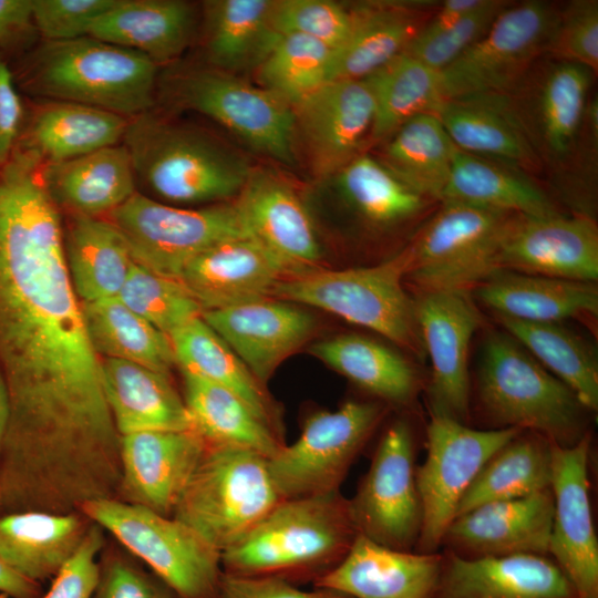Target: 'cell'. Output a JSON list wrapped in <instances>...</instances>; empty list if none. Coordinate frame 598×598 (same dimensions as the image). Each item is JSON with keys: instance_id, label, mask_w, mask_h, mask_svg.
I'll return each mask as SVG.
<instances>
[{"instance_id": "7402d4cb", "label": "cell", "mask_w": 598, "mask_h": 598, "mask_svg": "<svg viewBox=\"0 0 598 598\" xmlns=\"http://www.w3.org/2000/svg\"><path fill=\"white\" fill-rule=\"evenodd\" d=\"M207 447L195 430H153L121 436L120 492L128 503L172 517Z\"/></svg>"}, {"instance_id": "d6a6232c", "label": "cell", "mask_w": 598, "mask_h": 598, "mask_svg": "<svg viewBox=\"0 0 598 598\" xmlns=\"http://www.w3.org/2000/svg\"><path fill=\"white\" fill-rule=\"evenodd\" d=\"M195 12L182 0H117L89 35L140 52L156 65L177 58L189 44Z\"/></svg>"}, {"instance_id": "277c9868", "label": "cell", "mask_w": 598, "mask_h": 598, "mask_svg": "<svg viewBox=\"0 0 598 598\" xmlns=\"http://www.w3.org/2000/svg\"><path fill=\"white\" fill-rule=\"evenodd\" d=\"M156 66L140 52L85 35L44 41L32 54L25 78L31 92L50 101L136 117L153 104Z\"/></svg>"}, {"instance_id": "ab89813d", "label": "cell", "mask_w": 598, "mask_h": 598, "mask_svg": "<svg viewBox=\"0 0 598 598\" xmlns=\"http://www.w3.org/2000/svg\"><path fill=\"white\" fill-rule=\"evenodd\" d=\"M127 126L126 117L99 107L49 101L32 121L27 152L47 164L72 159L116 145Z\"/></svg>"}, {"instance_id": "74e56055", "label": "cell", "mask_w": 598, "mask_h": 598, "mask_svg": "<svg viewBox=\"0 0 598 598\" xmlns=\"http://www.w3.org/2000/svg\"><path fill=\"white\" fill-rule=\"evenodd\" d=\"M64 252L81 302L117 297L135 262L117 227L97 217L74 216L64 234Z\"/></svg>"}, {"instance_id": "1f68e13d", "label": "cell", "mask_w": 598, "mask_h": 598, "mask_svg": "<svg viewBox=\"0 0 598 598\" xmlns=\"http://www.w3.org/2000/svg\"><path fill=\"white\" fill-rule=\"evenodd\" d=\"M429 4H362L346 41L332 52L329 81L363 80L402 53L430 19Z\"/></svg>"}, {"instance_id": "f907efd6", "label": "cell", "mask_w": 598, "mask_h": 598, "mask_svg": "<svg viewBox=\"0 0 598 598\" xmlns=\"http://www.w3.org/2000/svg\"><path fill=\"white\" fill-rule=\"evenodd\" d=\"M271 23L279 34H301L333 51L348 38L353 11L330 0H272Z\"/></svg>"}, {"instance_id": "94428289", "label": "cell", "mask_w": 598, "mask_h": 598, "mask_svg": "<svg viewBox=\"0 0 598 598\" xmlns=\"http://www.w3.org/2000/svg\"><path fill=\"white\" fill-rule=\"evenodd\" d=\"M0 592L11 598H40V584L31 581L12 568L0 558Z\"/></svg>"}, {"instance_id": "ffe728a7", "label": "cell", "mask_w": 598, "mask_h": 598, "mask_svg": "<svg viewBox=\"0 0 598 598\" xmlns=\"http://www.w3.org/2000/svg\"><path fill=\"white\" fill-rule=\"evenodd\" d=\"M249 237L280 266L285 277L319 268L323 251L312 217L279 176L251 169L235 200Z\"/></svg>"}, {"instance_id": "484cf974", "label": "cell", "mask_w": 598, "mask_h": 598, "mask_svg": "<svg viewBox=\"0 0 598 598\" xmlns=\"http://www.w3.org/2000/svg\"><path fill=\"white\" fill-rule=\"evenodd\" d=\"M434 598H577L546 555L466 558L446 550Z\"/></svg>"}, {"instance_id": "83f0119b", "label": "cell", "mask_w": 598, "mask_h": 598, "mask_svg": "<svg viewBox=\"0 0 598 598\" xmlns=\"http://www.w3.org/2000/svg\"><path fill=\"white\" fill-rule=\"evenodd\" d=\"M435 114L458 150L527 174L542 171L505 94L445 100Z\"/></svg>"}, {"instance_id": "f546056e", "label": "cell", "mask_w": 598, "mask_h": 598, "mask_svg": "<svg viewBox=\"0 0 598 598\" xmlns=\"http://www.w3.org/2000/svg\"><path fill=\"white\" fill-rule=\"evenodd\" d=\"M40 176L56 206L75 216L110 214L136 193L132 159L124 145L47 164Z\"/></svg>"}, {"instance_id": "9f6ffc18", "label": "cell", "mask_w": 598, "mask_h": 598, "mask_svg": "<svg viewBox=\"0 0 598 598\" xmlns=\"http://www.w3.org/2000/svg\"><path fill=\"white\" fill-rule=\"evenodd\" d=\"M92 598H175L158 578L147 575L134 564L110 557L100 565V577Z\"/></svg>"}, {"instance_id": "3957f363", "label": "cell", "mask_w": 598, "mask_h": 598, "mask_svg": "<svg viewBox=\"0 0 598 598\" xmlns=\"http://www.w3.org/2000/svg\"><path fill=\"white\" fill-rule=\"evenodd\" d=\"M477 396L497 429L534 432L563 447L587 435L589 411L566 384L505 332H489L484 340Z\"/></svg>"}, {"instance_id": "836d02e7", "label": "cell", "mask_w": 598, "mask_h": 598, "mask_svg": "<svg viewBox=\"0 0 598 598\" xmlns=\"http://www.w3.org/2000/svg\"><path fill=\"white\" fill-rule=\"evenodd\" d=\"M169 339L182 372L230 390L282 439L279 408L271 395L202 316L173 331Z\"/></svg>"}, {"instance_id": "680465c9", "label": "cell", "mask_w": 598, "mask_h": 598, "mask_svg": "<svg viewBox=\"0 0 598 598\" xmlns=\"http://www.w3.org/2000/svg\"><path fill=\"white\" fill-rule=\"evenodd\" d=\"M22 116V106L12 74L0 59V165L11 157Z\"/></svg>"}, {"instance_id": "52a82bcc", "label": "cell", "mask_w": 598, "mask_h": 598, "mask_svg": "<svg viewBox=\"0 0 598 598\" xmlns=\"http://www.w3.org/2000/svg\"><path fill=\"white\" fill-rule=\"evenodd\" d=\"M280 499L267 457L240 446L207 443L172 517L223 553Z\"/></svg>"}, {"instance_id": "9a60e30c", "label": "cell", "mask_w": 598, "mask_h": 598, "mask_svg": "<svg viewBox=\"0 0 598 598\" xmlns=\"http://www.w3.org/2000/svg\"><path fill=\"white\" fill-rule=\"evenodd\" d=\"M414 451L410 423L394 420L383 432L355 495L349 498L358 533L394 549L414 550L421 530Z\"/></svg>"}, {"instance_id": "11a10c76", "label": "cell", "mask_w": 598, "mask_h": 598, "mask_svg": "<svg viewBox=\"0 0 598 598\" xmlns=\"http://www.w3.org/2000/svg\"><path fill=\"white\" fill-rule=\"evenodd\" d=\"M103 546L101 527L86 529L75 551L54 576L49 591L40 598H92L100 577L97 555Z\"/></svg>"}, {"instance_id": "e0dca14e", "label": "cell", "mask_w": 598, "mask_h": 598, "mask_svg": "<svg viewBox=\"0 0 598 598\" xmlns=\"http://www.w3.org/2000/svg\"><path fill=\"white\" fill-rule=\"evenodd\" d=\"M414 313L431 362V415L466 423L470 413L468 352L481 316L467 291L417 293Z\"/></svg>"}, {"instance_id": "91938a15", "label": "cell", "mask_w": 598, "mask_h": 598, "mask_svg": "<svg viewBox=\"0 0 598 598\" xmlns=\"http://www.w3.org/2000/svg\"><path fill=\"white\" fill-rule=\"evenodd\" d=\"M33 23V0H0V42Z\"/></svg>"}, {"instance_id": "ac0fdd59", "label": "cell", "mask_w": 598, "mask_h": 598, "mask_svg": "<svg viewBox=\"0 0 598 598\" xmlns=\"http://www.w3.org/2000/svg\"><path fill=\"white\" fill-rule=\"evenodd\" d=\"M587 434L571 446H551L554 499L548 556L571 582L577 598H598V540L589 501Z\"/></svg>"}, {"instance_id": "8992f818", "label": "cell", "mask_w": 598, "mask_h": 598, "mask_svg": "<svg viewBox=\"0 0 598 598\" xmlns=\"http://www.w3.org/2000/svg\"><path fill=\"white\" fill-rule=\"evenodd\" d=\"M408 265L405 248L373 266L342 270L318 268L282 278L271 298L330 312L423 357L414 300L403 287Z\"/></svg>"}, {"instance_id": "f6af8a7d", "label": "cell", "mask_w": 598, "mask_h": 598, "mask_svg": "<svg viewBox=\"0 0 598 598\" xmlns=\"http://www.w3.org/2000/svg\"><path fill=\"white\" fill-rule=\"evenodd\" d=\"M496 319L506 333L566 384L589 412L597 411L598 360L591 343L561 322Z\"/></svg>"}, {"instance_id": "8fae6325", "label": "cell", "mask_w": 598, "mask_h": 598, "mask_svg": "<svg viewBox=\"0 0 598 598\" xmlns=\"http://www.w3.org/2000/svg\"><path fill=\"white\" fill-rule=\"evenodd\" d=\"M109 215L136 264L174 279L208 248L248 236L235 202L177 208L136 192Z\"/></svg>"}, {"instance_id": "4dcf8cb0", "label": "cell", "mask_w": 598, "mask_h": 598, "mask_svg": "<svg viewBox=\"0 0 598 598\" xmlns=\"http://www.w3.org/2000/svg\"><path fill=\"white\" fill-rule=\"evenodd\" d=\"M106 402L118 434L153 430H194L169 375L115 359H102Z\"/></svg>"}, {"instance_id": "7dc6e473", "label": "cell", "mask_w": 598, "mask_h": 598, "mask_svg": "<svg viewBox=\"0 0 598 598\" xmlns=\"http://www.w3.org/2000/svg\"><path fill=\"white\" fill-rule=\"evenodd\" d=\"M331 177L344 204L364 223L378 228L403 224L427 204L379 158L368 154H359Z\"/></svg>"}, {"instance_id": "816d5d0a", "label": "cell", "mask_w": 598, "mask_h": 598, "mask_svg": "<svg viewBox=\"0 0 598 598\" xmlns=\"http://www.w3.org/2000/svg\"><path fill=\"white\" fill-rule=\"evenodd\" d=\"M508 3L491 0L484 8L448 28L439 31H427L422 28L403 52L441 72L487 31L497 14Z\"/></svg>"}, {"instance_id": "e575fe53", "label": "cell", "mask_w": 598, "mask_h": 598, "mask_svg": "<svg viewBox=\"0 0 598 598\" xmlns=\"http://www.w3.org/2000/svg\"><path fill=\"white\" fill-rule=\"evenodd\" d=\"M86 528L74 513L24 511L0 515V558L40 584L54 577L75 551Z\"/></svg>"}, {"instance_id": "8d00e7d4", "label": "cell", "mask_w": 598, "mask_h": 598, "mask_svg": "<svg viewBox=\"0 0 598 598\" xmlns=\"http://www.w3.org/2000/svg\"><path fill=\"white\" fill-rule=\"evenodd\" d=\"M440 202L463 203L522 216L559 213L549 195L527 173L457 147Z\"/></svg>"}, {"instance_id": "d4e9b609", "label": "cell", "mask_w": 598, "mask_h": 598, "mask_svg": "<svg viewBox=\"0 0 598 598\" xmlns=\"http://www.w3.org/2000/svg\"><path fill=\"white\" fill-rule=\"evenodd\" d=\"M443 555L394 549L358 534L341 561L313 588L346 598H434Z\"/></svg>"}, {"instance_id": "7a4b0ae2", "label": "cell", "mask_w": 598, "mask_h": 598, "mask_svg": "<svg viewBox=\"0 0 598 598\" xmlns=\"http://www.w3.org/2000/svg\"><path fill=\"white\" fill-rule=\"evenodd\" d=\"M358 534L340 491L282 498L221 553L223 571L313 582L341 561Z\"/></svg>"}, {"instance_id": "603a6c76", "label": "cell", "mask_w": 598, "mask_h": 598, "mask_svg": "<svg viewBox=\"0 0 598 598\" xmlns=\"http://www.w3.org/2000/svg\"><path fill=\"white\" fill-rule=\"evenodd\" d=\"M553 513L550 488L526 497L486 503L455 517L442 545L466 558L548 556Z\"/></svg>"}, {"instance_id": "9c48e42d", "label": "cell", "mask_w": 598, "mask_h": 598, "mask_svg": "<svg viewBox=\"0 0 598 598\" xmlns=\"http://www.w3.org/2000/svg\"><path fill=\"white\" fill-rule=\"evenodd\" d=\"M516 214L455 202L441 208L406 247L405 279L417 293L467 291L498 270L503 237Z\"/></svg>"}, {"instance_id": "681fc988", "label": "cell", "mask_w": 598, "mask_h": 598, "mask_svg": "<svg viewBox=\"0 0 598 598\" xmlns=\"http://www.w3.org/2000/svg\"><path fill=\"white\" fill-rule=\"evenodd\" d=\"M117 298L167 336L203 313L178 279L162 276L136 262Z\"/></svg>"}, {"instance_id": "6125c7cd", "label": "cell", "mask_w": 598, "mask_h": 598, "mask_svg": "<svg viewBox=\"0 0 598 598\" xmlns=\"http://www.w3.org/2000/svg\"><path fill=\"white\" fill-rule=\"evenodd\" d=\"M10 419V396L7 382L0 369V447Z\"/></svg>"}, {"instance_id": "2e32d148", "label": "cell", "mask_w": 598, "mask_h": 598, "mask_svg": "<svg viewBox=\"0 0 598 598\" xmlns=\"http://www.w3.org/2000/svg\"><path fill=\"white\" fill-rule=\"evenodd\" d=\"M181 104L197 111L275 161L295 163L293 109L261 86L217 69L190 72L176 84Z\"/></svg>"}, {"instance_id": "7bdbcfd3", "label": "cell", "mask_w": 598, "mask_h": 598, "mask_svg": "<svg viewBox=\"0 0 598 598\" xmlns=\"http://www.w3.org/2000/svg\"><path fill=\"white\" fill-rule=\"evenodd\" d=\"M383 142L379 159L413 192L440 200L456 146L436 114L412 117Z\"/></svg>"}, {"instance_id": "b9f144b4", "label": "cell", "mask_w": 598, "mask_h": 598, "mask_svg": "<svg viewBox=\"0 0 598 598\" xmlns=\"http://www.w3.org/2000/svg\"><path fill=\"white\" fill-rule=\"evenodd\" d=\"M551 446L540 434L519 432L484 464L463 495L455 517L486 503L550 488Z\"/></svg>"}, {"instance_id": "db71d44e", "label": "cell", "mask_w": 598, "mask_h": 598, "mask_svg": "<svg viewBox=\"0 0 598 598\" xmlns=\"http://www.w3.org/2000/svg\"><path fill=\"white\" fill-rule=\"evenodd\" d=\"M117 0H33V23L45 41L89 35Z\"/></svg>"}, {"instance_id": "f5cc1de1", "label": "cell", "mask_w": 598, "mask_h": 598, "mask_svg": "<svg viewBox=\"0 0 598 598\" xmlns=\"http://www.w3.org/2000/svg\"><path fill=\"white\" fill-rule=\"evenodd\" d=\"M546 54L598 70V2L576 0L558 9Z\"/></svg>"}, {"instance_id": "d590c367", "label": "cell", "mask_w": 598, "mask_h": 598, "mask_svg": "<svg viewBox=\"0 0 598 598\" xmlns=\"http://www.w3.org/2000/svg\"><path fill=\"white\" fill-rule=\"evenodd\" d=\"M309 351L386 404L410 406L420 392L421 380L412 363L372 338L339 334L313 343Z\"/></svg>"}, {"instance_id": "c3c4849f", "label": "cell", "mask_w": 598, "mask_h": 598, "mask_svg": "<svg viewBox=\"0 0 598 598\" xmlns=\"http://www.w3.org/2000/svg\"><path fill=\"white\" fill-rule=\"evenodd\" d=\"M333 50L301 34H281L257 68L259 86L292 109L328 82Z\"/></svg>"}, {"instance_id": "4fadbf2b", "label": "cell", "mask_w": 598, "mask_h": 598, "mask_svg": "<svg viewBox=\"0 0 598 598\" xmlns=\"http://www.w3.org/2000/svg\"><path fill=\"white\" fill-rule=\"evenodd\" d=\"M592 75L584 65L544 54L505 94L542 166H575Z\"/></svg>"}, {"instance_id": "f35d334b", "label": "cell", "mask_w": 598, "mask_h": 598, "mask_svg": "<svg viewBox=\"0 0 598 598\" xmlns=\"http://www.w3.org/2000/svg\"><path fill=\"white\" fill-rule=\"evenodd\" d=\"M271 0L204 2L205 47L214 69L236 74L262 63L278 42Z\"/></svg>"}, {"instance_id": "30bf717a", "label": "cell", "mask_w": 598, "mask_h": 598, "mask_svg": "<svg viewBox=\"0 0 598 598\" xmlns=\"http://www.w3.org/2000/svg\"><path fill=\"white\" fill-rule=\"evenodd\" d=\"M385 411L379 402L350 400L334 411H317L307 416L299 437L268 458L280 498L340 491Z\"/></svg>"}, {"instance_id": "5b68a950", "label": "cell", "mask_w": 598, "mask_h": 598, "mask_svg": "<svg viewBox=\"0 0 598 598\" xmlns=\"http://www.w3.org/2000/svg\"><path fill=\"white\" fill-rule=\"evenodd\" d=\"M124 146L135 177L175 203L237 197L251 171L241 156L205 133L164 123L146 113L128 122Z\"/></svg>"}, {"instance_id": "4316f807", "label": "cell", "mask_w": 598, "mask_h": 598, "mask_svg": "<svg viewBox=\"0 0 598 598\" xmlns=\"http://www.w3.org/2000/svg\"><path fill=\"white\" fill-rule=\"evenodd\" d=\"M285 272L251 237L224 240L192 259L178 280L203 312L271 299Z\"/></svg>"}, {"instance_id": "44dd1931", "label": "cell", "mask_w": 598, "mask_h": 598, "mask_svg": "<svg viewBox=\"0 0 598 598\" xmlns=\"http://www.w3.org/2000/svg\"><path fill=\"white\" fill-rule=\"evenodd\" d=\"M316 174L332 176L371 137L374 102L364 80L329 81L293 107Z\"/></svg>"}, {"instance_id": "5bb4252c", "label": "cell", "mask_w": 598, "mask_h": 598, "mask_svg": "<svg viewBox=\"0 0 598 598\" xmlns=\"http://www.w3.org/2000/svg\"><path fill=\"white\" fill-rule=\"evenodd\" d=\"M519 432L515 427L477 430L450 417L431 415L426 457L415 468L422 509L415 551L437 553L463 495L481 468Z\"/></svg>"}, {"instance_id": "cb8c5ba5", "label": "cell", "mask_w": 598, "mask_h": 598, "mask_svg": "<svg viewBox=\"0 0 598 598\" xmlns=\"http://www.w3.org/2000/svg\"><path fill=\"white\" fill-rule=\"evenodd\" d=\"M264 385L279 364L315 333V317L299 305L266 299L202 313Z\"/></svg>"}, {"instance_id": "d6986e66", "label": "cell", "mask_w": 598, "mask_h": 598, "mask_svg": "<svg viewBox=\"0 0 598 598\" xmlns=\"http://www.w3.org/2000/svg\"><path fill=\"white\" fill-rule=\"evenodd\" d=\"M498 268L527 275L596 282V221L577 214L516 215L503 237Z\"/></svg>"}, {"instance_id": "bcb514c9", "label": "cell", "mask_w": 598, "mask_h": 598, "mask_svg": "<svg viewBox=\"0 0 598 598\" xmlns=\"http://www.w3.org/2000/svg\"><path fill=\"white\" fill-rule=\"evenodd\" d=\"M363 80L374 102L372 141L386 140L416 115L435 114L444 101L440 72L405 52Z\"/></svg>"}, {"instance_id": "ba28073f", "label": "cell", "mask_w": 598, "mask_h": 598, "mask_svg": "<svg viewBox=\"0 0 598 598\" xmlns=\"http://www.w3.org/2000/svg\"><path fill=\"white\" fill-rule=\"evenodd\" d=\"M146 563L175 598H218L221 553L174 517L117 498H100L81 509Z\"/></svg>"}, {"instance_id": "60d3db41", "label": "cell", "mask_w": 598, "mask_h": 598, "mask_svg": "<svg viewBox=\"0 0 598 598\" xmlns=\"http://www.w3.org/2000/svg\"><path fill=\"white\" fill-rule=\"evenodd\" d=\"M182 374L183 399L194 430L207 443L249 448L267 458L286 444L234 392L198 375Z\"/></svg>"}, {"instance_id": "ee69618b", "label": "cell", "mask_w": 598, "mask_h": 598, "mask_svg": "<svg viewBox=\"0 0 598 598\" xmlns=\"http://www.w3.org/2000/svg\"><path fill=\"white\" fill-rule=\"evenodd\" d=\"M81 309L87 337L101 359L128 361L169 375L176 365L169 336L117 297L81 302Z\"/></svg>"}, {"instance_id": "6da1fadb", "label": "cell", "mask_w": 598, "mask_h": 598, "mask_svg": "<svg viewBox=\"0 0 598 598\" xmlns=\"http://www.w3.org/2000/svg\"><path fill=\"white\" fill-rule=\"evenodd\" d=\"M37 165L17 153L0 174V369L10 396L0 497L70 512L117 492L121 435Z\"/></svg>"}, {"instance_id": "f1b7e54d", "label": "cell", "mask_w": 598, "mask_h": 598, "mask_svg": "<svg viewBox=\"0 0 598 598\" xmlns=\"http://www.w3.org/2000/svg\"><path fill=\"white\" fill-rule=\"evenodd\" d=\"M496 317L532 322L596 318L598 288L584 282L498 269L474 288Z\"/></svg>"}, {"instance_id": "7c38bea8", "label": "cell", "mask_w": 598, "mask_h": 598, "mask_svg": "<svg viewBox=\"0 0 598 598\" xmlns=\"http://www.w3.org/2000/svg\"><path fill=\"white\" fill-rule=\"evenodd\" d=\"M558 9L536 0L508 3L487 31L440 72L444 101L511 92L546 54Z\"/></svg>"}, {"instance_id": "6f0895ef", "label": "cell", "mask_w": 598, "mask_h": 598, "mask_svg": "<svg viewBox=\"0 0 598 598\" xmlns=\"http://www.w3.org/2000/svg\"><path fill=\"white\" fill-rule=\"evenodd\" d=\"M218 598H346L320 588L302 590L278 577L237 576L223 573Z\"/></svg>"}]
</instances>
